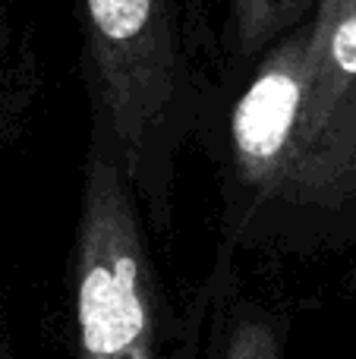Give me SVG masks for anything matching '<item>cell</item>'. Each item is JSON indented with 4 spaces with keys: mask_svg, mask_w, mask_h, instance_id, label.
<instances>
[{
    "mask_svg": "<svg viewBox=\"0 0 356 359\" xmlns=\"http://www.w3.org/2000/svg\"><path fill=\"white\" fill-rule=\"evenodd\" d=\"M224 136L246 217L256 211L309 227L356 208V88L313 86L306 25L252 63Z\"/></svg>",
    "mask_w": 356,
    "mask_h": 359,
    "instance_id": "obj_1",
    "label": "cell"
},
{
    "mask_svg": "<svg viewBox=\"0 0 356 359\" xmlns=\"http://www.w3.org/2000/svg\"><path fill=\"white\" fill-rule=\"evenodd\" d=\"M95 130L117 151L136 198L167 230L174 155L193 123L183 0H79Z\"/></svg>",
    "mask_w": 356,
    "mask_h": 359,
    "instance_id": "obj_2",
    "label": "cell"
},
{
    "mask_svg": "<svg viewBox=\"0 0 356 359\" xmlns=\"http://www.w3.org/2000/svg\"><path fill=\"white\" fill-rule=\"evenodd\" d=\"M73 306L76 359H158V287L139 198L98 130L82 183Z\"/></svg>",
    "mask_w": 356,
    "mask_h": 359,
    "instance_id": "obj_3",
    "label": "cell"
},
{
    "mask_svg": "<svg viewBox=\"0 0 356 359\" xmlns=\"http://www.w3.org/2000/svg\"><path fill=\"white\" fill-rule=\"evenodd\" d=\"M306 63L315 88H356V0H319L306 22Z\"/></svg>",
    "mask_w": 356,
    "mask_h": 359,
    "instance_id": "obj_4",
    "label": "cell"
},
{
    "mask_svg": "<svg viewBox=\"0 0 356 359\" xmlns=\"http://www.w3.org/2000/svg\"><path fill=\"white\" fill-rule=\"evenodd\" d=\"M227 29L237 60L256 63L284 35L306 25L319 0H227Z\"/></svg>",
    "mask_w": 356,
    "mask_h": 359,
    "instance_id": "obj_5",
    "label": "cell"
},
{
    "mask_svg": "<svg viewBox=\"0 0 356 359\" xmlns=\"http://www.w3.org/2000/svg\"><path fill=\"white\" fill-rule=\"evenodd\" d=\"M284 322L259 309H243L221 331L214 359H284Z\"/></svg>",
    "mask_w": 356,
    "mask_h": 359,
    "instance_id": "obj_6",
    "label": "cell"
}]
</instances>
